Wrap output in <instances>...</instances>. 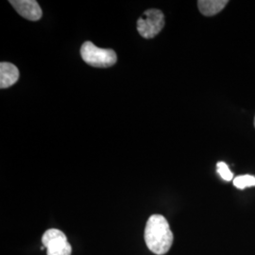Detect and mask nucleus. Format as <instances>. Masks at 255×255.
I'll list each match as a JSON object with an SVG mask.
<instances>
[{
    "label": "nucleus",
    "mask_w": 255,
    "mask_h": 255,
    "mask_svg": "<svg viewBox=\"0 0 255 255\" xmlns=\"http://www.w3.org/2000/svg\"><path fill=\"white\" fill-rule=\"evenodd\" d=\"M217 171L219 174V176L224 180L230 182L234 178V174L230 170L228 165L224 162H219L217 164Z\"/></svg>",
    "instance_id": "1a4fd4ad"
},
{
    "label": "nucleus",
    "mask_w": 255,
    "mask_h": 255,
    "mask_svg": "<svg viewBox=\"0 0 255 255\" xmlns=\"http://www.w3.org/2000/svg\"><path fill=\"white\" fill-rule=\"evenodd\" d=\"M144 238L147 249L156 255L167 254L173 244V234L162 215H152L147 219Z\"/></svg>",
    "instance_id": "f257e3e1"
},
{
    "label": "nucleus",
    "mask_w": 255,
    "mask_h": 255,
    "mask_svg": "<svg viewBox=\"0 0 255 255\" xmlns=\"http://www.w3.org/2000/svg\"><path fill=\"white\" fill-rule=\"evenodd\" d=\"M81 54L83 61L94 67H110L118 61L117 54L113 49L98 47L90 41L82 45Z\"/></svg>",
    "instance_id": "f03ea898"
},
{
    "label": "nucleus",
    "mask_w": 255,
    "mask_h": 255,
    "mask_svg": "<svg viewBox=\"0 0 255 255\" xmlns=\"http://www.w3.org/2000/svg\"><path fill=\"white\" fill-rule=\"evenodd\" d=\"M234 185L238 189H245L247 187L255 186V177L252 175H241L234 179Z\"/></svg>",
    "instance_id": "6e6552de"
},
{
    "label": "nucleus",
    "mask_w": 255,
    "mask_h": 255,
    "mask_svg": "<svg viewBox=\"0 0 255 255\" xmlns=\"http://www.w3.org/2000/svg\"><path fill=\"white\" fill-rule=\"evenodd\" d=\"M228 3V0H200L198 7L203 15L213 16L220 12Z\"/></svg>",
    "instance_id": "0eeeda50"
},
{
    "label": "nucleus",
    "mask_w": 255,
    "mask_h": 255,
    "mask_svg": "<svg viewBox=\"0 0 255 255\" xmlns=\"http://www.w3.org/2000/svg\"><path fill=\"white\" fill-rule=\"evenodd\" d=\"M9 3L22 17L38 21L42 17L43 11L35 0H10Z\"/></svg>",
    "instance_id": "39448f33"
},
{
    "label": "nucleus",
    "mask_w": 255,
    "mask_h": 255,
    "mask_svg": "<svg viewBox=\"0 0 255 255\" xmlns=\"http://www.w3.org/2000/svg\"><path fill=\"white\" fill-rule=\"evenodd\" d=\"M42 243L46 250V255H71L72 246L67 237L58 229H49L42 237Z\"/></svg>",
    "instance_id": "20e7f679"
},
{
    "label": "nucleus",
    "mask_w": 255,
    "mask_h": 255,
    "mask_svg": "<svg viewBox=\"0 0 255 255\" xmlns=\"http://www.w3.org/2000/svg\"><path fill=\"white\" fill-rule=\"evenodd\" d=\"M19 70L14 64L10 63L0 64V88H8L18 81Z\"/></svg>",
    "instance_id": "423d86ee"
},
{
    "label": "nucleus",
    "mask_w": 255,
    "mask_h": 255,
    "mask_svg": "<svg viewBox=\"0 0 255 255\" xmlns=\"http://www.w3.org/2000/svg\"></svg>",
    "instance_id": "9d476101"
},
{
    "label": "nucleus",
    "mask_w": 255,
    "mask_h": 255,
    "mask_svg": "<svg viewBox=\"0 0 255 255\" xmlns=\"http://www.w3.org/2000/svg\"><path fill=\"white\" fill-rule=\"evenodd\" d=\"M164 26V13L160 9H147L137 21V30L141 36L146 39L156 36Z\"/></svg>",
    "instance_id": "7ed1b4c3"
}]
</instances>
